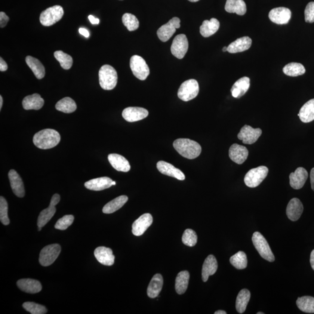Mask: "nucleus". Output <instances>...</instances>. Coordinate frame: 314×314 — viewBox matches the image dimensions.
I'll return each instance as SVG.
<instances>
[{
  "label": "nucleus",
  "mask_w": 314,
  "mask_h": 314,
  "mask_svg": "<svg viewBox=\"0 0 314 314\" xmlns=\"http://www.w3.org/2000/svg\"><path fill=\"white\" fill-rule=\"evenodd\" d=\"M292 16V12L288 8L278 7L272 9L269 13V18L272 22L278 24L288 23Z\"/></svg>",
  "instance_id": "nucleus-16"
},
{
  "label": "nucleus",
  "mask_w": 314,
  "mask_h": 314,
  "mask_svg": "<svg viewBox=\"0 0 314 314\" xmlns=\"http://www.w3.org/2000/svg\"><path fill=\"white\" fill-rule=\"evenodd\" d=\"M298 116L301 121L309 123L314 120V98L310 100L301 108Z\"/></svg>",
  "instance_id": "nucleus-33"
},
{
  "label": "nucleus",
  "mask_w": 314,
  "mask_h": 314,
  "mask_svg": "<svg viewBox=\"0 0 314 314\" xmlns=\"http://www.w3.org/2000/svg\"><path fill=\"white\" fill-rule=\"evenodd\" d=\"M122 22L129 31H135L139 27V21L133 14L126 13L123 15Z\"/></svg>",
  "instance_id": "nucleus-43"
},
{
  "label": "nucleus",
  "mask_w": 314,
  "mask_h": 314,
  "mask_svg": "<svg viewBox=\"0 0 314 314\" xmlns=\"http://www.w3.org/2000/svg\"><path fill=\"white\" fill-rule=\"evenodd\" d=\"M61 247L59 245L53 244L45 246L40 253L39 263L43 267L51 266L59 256Z\"/></svg>",
  "instance_id": "nucleus-9"
},
{
  "label": "nucleus",
  "mask_w": 314,
  "mask_h": 314,
  "mask_svg": "<svg viewBox=\"0 0 314 314\" xmlns=\"http://www.w3.org/2000/svg\"><path fill=\"white\" fill-rule=\"evenodd\" d=\"M223 52H226L227 51V47H224L223 49Z\"/></svg>",
  "instance_id": "nucleus-57"
},
{
  "label": "nucleus",
  "mask_w": 314,
  "mask_h": 314,
  "mask_svg": "<svg viewBox=\"0 0 314 314\" xmlns=\"http://www.w3.org/2000/svg\"><path fill=\"white\" fill-rule=\"evenodd\" d=\"M112 186H113V185H115V184H116V182H115V181H112Z\"/></svg>",
  "instance_id": "nucleus-59"
},
{
  "label": "nucleus",
  "mask_w": 314,
  "mask_h": 314,
  "mask_svg": "<svg viewBox=\"0 0 314 314\" xmlns=\"http://www.w3.org/2000/svg\"><path fill=\"white\" fill-rule=\"evenodd\" d=\"M224 9L229 13H236L239 15H244L247 11L246 3L243 0H227Z\"/></svg>",
  "instance_id": "nucleus-32"
},
{
  "label": "nucleus",
  "mask_w": 314,
  "mask_h": 314,
  "mask_svg": "<svg viewBox=\"0 0 314 314\" xmlns=\"http://www.w3.org/2000/svg\"><path fill=\"white\" fill-rule=\"evenodd\" d=\"M54 57L59 61L61 67L64 69H69L73 65V59L70 55L65 53L63 51H57L54 52Z\"/></svg>",
  "instance_id": "nucleus-42"
},
{
  "label": "nucleus",
  "mask_w": 314,
  "mask_h": 314,
  "mask_svg": "<svg viewBox=\"0 0 314 314\" xmlns=\"http://www.w3.org/2000/svg\"><path fill=\"white\" fill-rule=\"evenodd\" d=\"M99 83L104 90H111L114 89L118 82L116 70L109 65H104L99 70Z\"/></svg>",
  "instance_id": "nucleus-3"
},
{
  "label": "nucleus",
  "mask_w": 314,
  "mask_h": 314,
  "mask_svg": "<svg viewBox=\"0 0 314 314\" xmlns=\"http://www.w3.org/2000/svg\"><path fill=\"white\" fill-rule=\"evenodd\" d=\"M303 209V205L299 199H292L288 203L286 208V214L289 220L296 221L299 220L302 215Z\"/></svg>",
  "instance_id": "nucleus-21"
},
{
  "label": "nucleus",
  "mask_w": 314,
  "mask_h": 314,
  "mask_svg": "<svg viewBox=\"0 0 314 314\" xmlns=\"http://www.w3.org/2000/svg\"><path fill=\"white\" fill-rule=\"evenodd\" d=\"M23 309L32 314H45L47 313L45 307L33 302H25L22 305Z\"/></svg>",
  "instance_id": "nucleus-44"
},
{
  "label": "nucleus",
  "mask_w": 314,
  "mask_h": 314,
  "mask_svg": "<svg viewBox=\"0 0 314 314\" xmlns=\"http://www.w3.org/2000/svg\"><path fill=\"white\" fill-rule=\"evenodd\" d=\"M64 14L62 7L55 5L42 12L40 21L42 25L50 26L62 19Z\"/></svg>",
  "instance_id": "nucleus-6"
},
{
  "label": "nucleus",
  "mask_w": 314,
  "mask_h": 314,
  "mask_svg": "<svg viewBox=\"0 0 314 314\" xmlns=\"http://www.w3.org/2000/svg\"><path fill=\"white\" fill-rule=\"evenodd\" d=\"M262 130L260 128L254 129L250 126L246 125L241 129L238 137L246 144H252L256 142L261 136Z\"/></svg>",
  "instance_id": "nucleus-13"
},
{
  "label": "nucleus",
  "mask_w": 314,
  "mask_h": 314,
  "mask_svg": "<svg viewBox=\"0 0 314 314\" xmlns=\"http://www.w3.org/2000/svg\"><path fill=\"white\" fill-rule=\"evenodd\" d=\"M130 67L134 75L141 81H144L149 75V66H147L145 60L139 55H135L131 57Z\"/></svg>",
  "instance_id": "nucleus-8"
},
{
  "label": "nucleus",
  "mask_w": 314,
  "mask_h": 314,
  "mask_svg": "<svg viewBox=\"0 0 314 314\" xmlns=\"http://www.w3.org/2000/svg\"><path fill=\"white\" fill-rule=\"evenodd\" d=\"M17 286L22 291L30 294L38 293L42 289L41 282L32 279H20L17 282Z\"/></svg>",
  "instance_id": "nucleus-23"
},
{
  "label": "nucleus",
  "mask_w": 314,
  "mask_h": 314,
  "mask_svg": "<svg viewBox=\"0 0 314 314\" xmlns=\"http://www.w3.org/2000/svg\"><path fill=\"white\" fill-rule=\"evenodd\" d=\"M257 314H264V313L259 312V313H257Z\"/></svg>",
  "instance_id": "nucleus-60"
},
{
  "label": "nucleus",
  "mask_w": 314,
  "mask_h": 314,
  "mask_svg": "<svg viewBox=\"0 0 314 314\" xmlns=\"http://www.w3.org/2000/svg\"><path fill=\"white\" fill-rule=\"evenodd\" d=\"M80 34H81L83 36H84L85 38H88L89 36H90V33H89L88 30H86L85 28H80L79 30Z\"/></svg>",
  "instance_id": "nucleus-52"
},
{
  "label": "nucleus",
  "mask_w": 314,
  "mask_h": 314,
  "mask_svg": "<svg viewBox=\"0 0 314 314\" xmlns=\"http://www.w3.org/2000/svg\"><path fill=\"white\" fill-rule=\"evenodd\" d=\"M283 73L289 76L296 77L304 75L306 69L302 64L297 63H289L283 67Z\"/></svg>",
  "instance_id": "nucleus-39"
},
{
  "label": "nucleus",
  "mask_w": 314,
  "mask_h": 314,
  "mask_svg": "<svg viewBox=\"0 0 314 314\" xmlns=\"http://www.w3.org/2000/svg\"><path fill=\"white\" fill-rule=\"evenodd\" d=\"M180 20L179 18L174 17L169 21L167 23L161 26L157 30V35H158L160 41L163 42H167L176 32L177 29L180 28Z\"/></svg>",
  "instance_id": "nucleus-10"
},
{
  "label": "nucleus",
  "mask_w": 314,
  "mask_h": 314,
  "mask_svg": "<svg viewBox=\"0 0 314 314\" xmlns=\"http://www.w3.org/2000/svg\"><path fill=\"white\" fill-rule=\"evenodd\" d=\"M220 26V22L215 18H211L209 21H203L202 25L200 27V32L204 38L214 35Z\"/></svg>",
  "instance_id": "nucleus-31"
},
{
  "label": "nucleus",
  "mask_w": 314,
  "mask_h": 314,
  "mask_svg": "<svg viewBox=\"0 0 314 314\" xmlns=\"http://www.w3.org/2000/svg\"><path fill=\"white\" fill-rule=\"evenodd\" d=\"M89 20L90 21L91 23L93 24H98L100 23L99 19L94 17L93 15H89Z\"/></svg>",
  "instance_id": "nucleus-51"
},
{
  "label": "nucleus",
  "mask_w": 314,
  "mask_h": 314,
  "mask_svg": "<svg viewBox=\"0 0 314 314\" xmlns=\"http://www.w3.org/2000/svg\"><path fill=\"white\" fill-rule=\"evenodd\" d=\"M3 104V99L1 95H0V110H1Z\"/></svg>",
  "instance_id": "nucleus-56"
},
{
  "label": "nucleus",
  "mask_w": 314,
  "mask_h": 314,
  "mask_svg": "<svg viewBox=\"0 0 314 314\" xmlns=\"http://www.w3.org/2000/svg\"><path fill=\"white\" fill-rule=\"evenodd\" d=\"M157 168L161 174L167 176L173 177L178 180H183L185 179V175L180 169L175 168L167 162L160 161L157 163Z\"/></svg>",
  "instance_id": "nucleus-19"
},
{
  "label": "nucleus",
  "mask_w": 314,
  "mask_h": 314,
  "mask_svg": "<svg viewBox=\"0 0 314 314\" xmlns=\"http://www.w3.org/2000/svg\"><path fill=\"white\" fill-rule=\"evenodd\" d=\"M61 136L58 132L54 129H43L35 135L33 143L39 149H50L57 146L60 142Z\"/></svg>",
  "instance_id": "nucleus-1"
},
{
  "label": "nucleus",
  "mask_w": 314,
  "mask_h": 314,
  "mask_svg": "<svg viewBox=\"0 0 314 314\" xmlns=\"http://www.w3.org/2000/svg\"><path fill=\"white\" fill-rule=\"evenodd\" d=\"M7 69L8 66L7 63L1 57L0 58V70H1V72H4Z\"/></svg>",
  "instance_id": "nucleus-50"
},
{
  "label": "nucleus",
  "mask_w": 314,
  "mask_h": 314,
  "mask_svg": "<svg viewBox=\"0 0 314 314\" xmlns=\"http://www.w3.org/2000/svg\"><path fill=\"white\" fill-rule=\"evenodd\" d=\"M304 15L306 22H314V2H310L307 4L305 9Z\"/></svg>",
  "instance_id": "nucleus-48"
},
{
  "label": "nucleus",
  "mask_w": 314,
  "mask_h": 314,
  "mask_svg": "<svg viewBox=\"0 0 314 314\" xmlns=\"http://www.w3.org/2000/svg\"><path fill=\"white\" fill-rule=\"evenodd\" d=\"M297 306L301 312L309 314L314 313V297L303 296L298 298Z\"/></svg>",
  "instance_id": "nucleus-40"
},
{
  "label": "nucleus",
  "mask_w": 314,
  "mask_h": 314,
  "mask_svg": "<svg viewBox=\"0 0 314 314\" xmlns=\"http://www.w3.org/2000/svg\"><path fill=\"white\" fill-rule=\"evenodd\" d=\"M128 198L126 196H121L112 200L106 205H105L103 208V212L104 214H110L113 213L118 209L122 208L126 202H128Z\"/></svg>",
  "instance_id": "nucleus-35"
},
{
  "label": "nucleus",
  "mask_w": 314,
  "mask_h": 314,
  "mask_svg": "<svg viewBox=\"0 0 314 314\" xmlns=\"http://www.w3.org/2000/svg\"><path fill=\"white\" fill-rule=\"evenodd\" d=\"M149 115V112L143 108L128 107L122 112V116L126 121L134 122L146 118Z\"/></svg>",
  "instance_id": "nucleus-15"
},
{
  "label": "nucleus",
  "mask_w": 314,
  "mask_h": 314,
  "mask_svg": "<svg viewBox=\"0 0 314 314\" xmlns=\"http://www.w3.org/2000/svg\"><path fill=\"white\" fill-rule=\"evenodd\" d=\"M199 93V85L195 79H190L184 82L178 92V97L183 101L194 99Z\"/></svg>",
  "instance_id": "nucleus-7"
},
{
  "label": "nucleus",
  "mask_w": 314,
  "mask_h": 314,
  "mask_svg": "<svg viewBox=\"0 0 314 314\" xmlns=\"http://www.w3.org/2000/svg\"><path fill=\"white\" fill-rule=\"evenodd\" d=\"M9 20H10V18L5 14V12H0V27L1 28L7 25Z\"/></svg>",
  "instance_id": "nucleus-49"
},
{
  "label": "nucleus",
  "mask_w": 314,
  "mask_h": 314,
  "mask_svg": "<svg viewBox=\"0 0 314 314\" xmlns=\"http://www.w3.org/2000/svg\"><path fill=\"white\" fill-rule=\"evenodd\" d=\"M152 215L149 213L144 214L135 221L132 224V233L136 236L143 235L153 224Z\"/></svg>",
  "instance_id": "nucleus-14"
},
{
  "label": "nucleus",
  "mask_w": 314,
  "mask_h": 314,
  "mask_svg": "<svg viewBox=\"0 0 314 314\" xmlns=\"http://www.w3.org/2000/svg\"><path fill=\"white\" fill-rule=\"evenodd\" d=\"M252 241L256 250L264 259L269 262L275 261V257L269 243L260 232H255L252 235Z\"/></svg>",
  "instance_id": "nucleus-5"
},
{
  "label": "nucleus",
  "mask_w": 314,
  "mask_h": 314,
  "mask_svg": "<svg viewBox=\"0 0 314 314\" xmlns=\"http://www.w3.org/2000/svg\"><path fill=\"white\" fill-rule=\"evenodd\" d=\"M55 109L59 112L70 113L75 112L77 106L71 98L65 97L55 105Z\"/></svg>",
  "instance_id": "nucleus-38"
},
{
  "label": "nucleus",
  "mask_w": 314,
  "mask_h": 314,
  "mask_svg": "<svg viewBox=\"0 0 314 314\" xmlns=\"http://www.w3.org/2000/svg\"><path fill=\"white\" fill-rule=\"evenodd\" d=\"M188 1L192 2H196L199 1V0H188Z\"/></svg>",
  "instance_id": "nucleus-58"
},
{
  "label": "nucleus",
  "mask_w": 314,
  "mask_h": 314,
  "mask_svg": "<svg viewBox=\"0 0 314 314\" xmlns=\"http://www.w3.org/2000/svg\"><path fill=\"white\" fill-rule=\"evenodd\" d=\"M42 230V227H39V231H41Z\"/></svg>",
  "instance_id": "nucleus-61"
},
{
  "label": "nucleus",
  "mask_w": 314,
  "mask_h": 314,
  "mask_svg": "<svg viewBox=\"0 0 314 314\" xmlns=\"http://www.w3.org/2000/svg\"><path fill=\"white\" fill-rule=\"evenodd\" d=\"M11 187L14 193L18 198H22L25 195L24 184L20 175L14 169H11L8 173Z\"/></svg>",
  "instance_id": "nucleus-20"
},
{
  "label": "nucleus",
  "mask_w": 314,
  "mask_h": 314,
  "mask_svg": "<svg viewBox=\"0 0 314 314\" xmlns=\"http://www.w3.org/2000/svg\"><path fill=\"white\" fill-rule=\"evenodd\" d=\"M189 278L190 274L186 270L178 273L175 281V289L178 294H182L185 293L188 287Z\"/></svg>",
  "instance_id": "nucleus-36"
},
{
  "label": "nucleus",
  "mask_w": 314,
  "mask_h": 314,
  "mask_svg": "<svg viewBox=\"0 0 314 314\" xmlns=\"http://www.w3.org/2000/svg\"><path fill=\"white\" fill-rule=\"evenodd\" d=\"M250 86V79L248 77H243L237 81L231 89V93L235 98H241L248 91Z\"/></svg>",
  "instance_id": "nucleus-28"
},
{
  "label": "nucleus",
  "mask_w": 314,
  "mask_h": 314,
  "mask_svg": "<svg viewBox=\"0 0 314 314\" xmlns=\"http://www.w3.org/2000/svg\"><path fill=\"white\" fill-rule=\"evenodd\" d=\"M250 297V292L247 289H243L239 292L236 301V309L239 314H243L245 312Z\"/></svg>",
  "instance_id": "nucleus-37"
},
{
  "label": "nucleus",
  "mask_w": 314,
  "mask_h": 314,
  "mask_svg": "<svg viewBox=\"0 0 314 314\" xmlns=\"http://www.w3.org/2000/svg\"><path fill=\"white\" fill-rule=\"evenodd\" d=\"M175 149L184 158L193 159L202 153V147L196 141L189 138H178L173 144Z\"/></svg>",
  "instance_id": "nucleus-2"
},
{
  "label": "nucleus",
  "mask_w": 314,
  "mask_h": 314,
  "mask_svg": "<svg viewBox=\"0 0 314 314\" xmlns=\"http://www.w3.org/2000/svg\"><path fill=\"white\" fill-rule=\"evenodd\" d=\"M74 221V217L72 215H65L63 218H60L55 224V228L64 230L71 225Z\"/></svg>",
  "instance_id": "nucleus-47"
},
{
  "label": "nucleus",
  "mask_w": 314,
  "mask_h": 314,
  "mask_svg": "<svg viewBox=\"0 0 314 314\" xmlns=\"http://www.w3.org/2000/svg\"><path fill=\"white\" fill-rule=\"evenodd\" d=\"M310 263L312 266V269L314 270V250H313L311 253L310 256Z\"/></svg>",
  "instance_id": "nucleus-54"
},
{
  "label": "nucleus",
  "mask_w": 314,
  "mask_h": 314,
  "mask_svg": "<svg viewBox=\"0 0 314 314\" xmlns=\"http://www.w3.org/2000/svg\"><path fill=\"white\" fill-rule=\"evenodd\" d=\"M182 242L189 247L195 246L198 242V236L195 231L190 229L184 231L182 236Z\"/></svg>",
  "instance_id": "nucleus-45"
},
{
  "label": "nucleus",
  "mask_w": 314,
  "mask_h": 314,
  "mask_svg": "<svg viewBox=\"0 0 314 314\" xmlns=\"http://www.w3.org/2000/svg\"><path fill=\"white\" fill-rule=\"evenodd\" d=\"M164 283V280L161 274L157 273L153 277L147 288V295L150 298H155L158 296Z\"/></svg>",
  "instance_id": "nucleus-29"
},
{
  "label": "nucleus",
  "mask_w": 314,
  "mask_h": 314,
  "mask_svg": "<svg viewBox=\"0 0 314 314\" xmlns=\"http://www.w3.org/2000/svg\"><path fill=\"white\" fill-rule=\"evenodd\" d=\"M230 263L236 269H245L247 266V255L243 251H239L230 257Z\"/></svg>",
  "instance_id": "nucleus-41"
},
{
  "label": "nucleus",
  "mask_w": 314,
  "mask_h": 314,
  "mask_svg": "<svg viewBox=\"0 0 314 314\" xmlns=\"http://www.w3.org/2000/svg\"><path fill=\"white\" fill-rule=\"evenodd\" d=\"M112 179L109 177L95 178L86 181L85 186L89 190L101 191L112 187Z\"/></svg>",
  "instance_id": "nucleus-24"
},
{
  "label": "nucleus",
  "mask_w": 314,
  "mask_h": 314,
  "mask_svg": "<svg viewBox=\"0 0 314 314\" xmlns=\"http://www.w3.org/2000/svg\"><path fill=\"white\" fill-rule=\"evenodd\" d=\"M109 161L112 167L116 171L127 172L130 171L131 165L127 159L117 154H111L108 157Z\"/></svg>",
  "instance_id": "nucleus-27"
},
{
  "label": "nucleus",
  "mask_w": 314,
  "mask_h": 314,
  "mask_svg": "<svg viewBox=\"0 0 314 314\" xmlns=\"http://www.w3.org/2000/svg\"><path fill=\"white\" fill-rule=\"evenodd\" d=\"M25 60L27 66L32 70L37 78L42 79L44 78L45 68L41 61L31 56L26 57Z\"/></svg>",
  "instance_id": "nucleus-34"
},
{
  "label": "nucleus",
  "mask_w": 314,
  "mask_h": 314,
  "mask_svg": "<svg viewBox=\"0 0 314 314\" xmlns=\"http://www.w3.org/2000/svg\"><path fill=\"white\" fill-rule=\"evenodd\" d=\"M269 171V168L265 166L250 169L245 177L246 185L251 188L259 186L267 178Z\"/></svg>",
  "instance_id": "nucleus-4"
},
{
  "label": "nucleus",
  "mask_w": 314,
  "mask_h": 314,
  "mask_svg": "<svg viewBox=\"0 0 314 314\" xmlns=\"http://www.w3.org/2000/svg\"><path fill=\"white\" fill-rule=\"evenodd\" d=\"M189 48V42L184 34L175 37L171 48L172 55L178 59H182L185 56Z\"/></svg>",
  "instance_id": "nucleus-11"
},
{
  "label": "nucleus",
  "mask_w": 314,
  "mask_h": 314,
  "mask_svg": "<svg viewBox=\"0 0 314 314\" xmlns=\"http://www.w3.org/2000/svg\"><path fill=\"white\" fill-rule=\"evenodd\" d=\"M308 177H309V174L306 169L303 167L298 168L289 176L291 187L295 190L302 188L306 182Z\"/></svg>",
  "instance_id": "nucleus-18"
},
{
  "label": "nucleus",
  "mask_w": 314,
  "mask_h": 314,
  "mask_svg": "<svg viewBox=\"0 0 314 314\" xmlns=\"http://www.w3.org/2000/svg\"><path fill=\"white\" fill-rule=\"evenodd\" d=\"M229 156L232 161L241 165L247 159L248 151L245 146L239 145L238 144H233L230 147Z\"/></svg>",
  "instance_id": "nucleus-17"
},
{
  "label": "nucleus",
  "mask_w": 314,
  "mask_h": 314,
  "mask_svg": "<svg viewBox=\"0 0 314 314\" xmlns=\"http://www.w3.org/2000/svg\"><path fill=\"white\" fill-rule=\"evenodd\" d=\"M44 104L45 100L39 94L27 95L22 101L23 109L26 110H39L42 109Z\"/></svg>",
  "instance_id": "nucleus-30"
},
{
  "label": "nucleus",
  "mask_w": 314,
  "mask_h": 314,
  "mask_svg": "<svg viewBox=\"0 0 314 314\" xmlns=\"http://www.w3.org/2000/svg\"><path fill=\"white\" fill-rule=\"evenodd\" d=\"M310 179L311 184H312V188L314 192V168L312 169L310 173Z\"/></svg>",
  "instance_id": "nucleus-53"
},
{
  "label": "nucleus",
  "mask_w": 314,
  "mask_h": 314,
  "mask_svg": "<svg viewBox=\"0 0 314 314\" xmlns=\"http://www.w3.org/2000/svg\"><path fill=\"white\" fill-rule=\"evenodd\" d=\"M0 220L4 225L10 223L8 216V203L2 196L0 197Z\"/></svg>",
  "instance_id": "nucleus-46"
},
{
  "label": "nucleus",
  "mask_w": 314,
  "mask_h": 314,
  "mask_svg": "<svg viewBox=\"0 0 314 314\" xmlns=\"http://www.w3.org/2000/svg\"><path fill=\"white\" fill-rule=\"evenodd\" d=\"M252 44V40L248 36H244L230 43L227 47V52L231 54L238 53L248 50Z\"/></svg>",
  "instance_id": "nucleus-25"
},
{
  "label": "nucleus",
  "mask_w": 314,
  "mask_h": 314,
  "mask_svg": "<svg viewBox=\"0 0 314 314\" xmlns=\"http://www.w3.org/2000/svg\"><path fill=\"white\" fill-rule=\"evenodd\" d=\"M60 201V196L58 194H55L52 196L49 207L43 209L40 213L38 220V227H43L45 226L51 220L55 212H56L55 205H57Z\"/></svg>",
  "instance_id": "nucleus-12"
},
{
  "label": "nucleus",
  "mask_w": 314,
  "mask_h": 314,
  "mask_svg": "<svg viewBox=\"0 0 314 314\" xmlns=\"http://www.w3.org/2000/svg\"><path fill=\"white\" fill-rule=\"evenodd\" d=\"M218 263L213 255H209L203 264L202 269V279L203 282H207L209 276L213 275L217 272Z\"/></svg>",
  "instance_id": "nucleus-26"
},
{
  "label": "nucleus",
  "mask_w": 314,
  "mask_h": 314,
  "mask_svg": "<svg viewBox=\"0 0 314 314\" xmlns=\"http://www.w3.org/2000/svg\"><path fill=\"white\" fill-rule=\"evenodd\" d=\"M215 314H226V312L223 310H218L214 313Z\"/></svg>",
  "instance_id": "nucleus-55"
},
{
  "label": "nucleus",
  "mask_w": 314,
  "mask_h": 314,
  "mask_svg": "<svg viewBox=\"0 0 314 314\" xmlns=\"http://www.w3.org/2000/svg\"><path fill=\"white\" fill-rule=\"evenodd\" d=\"M95 257L104 266H112L115 262V256L112 250L106 247H98L94 251Z\"/></svg>",
  "instance_id": "nucleus-22"
}]
</instances>
